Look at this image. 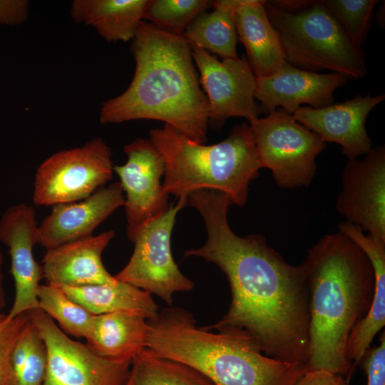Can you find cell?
<instances>
[{
  "mask_svg": "<svg viewBox=\"0 0 385 385\" xmlns=\"http://www.w3.org/2000/svg\"><path fill=\"white\" fill-rule=\"evenodd\" d=\"M347 80L338 73L308 71L287 62L270 76L256 77L255 97L268 113L280 107L292 114L302 104L314 108L332 104L334 91Z\"/></svg>",
  "mask_w": 385,
  "mask_h": 385,
  "instance_id": "cell-17",
  "label": "cell"
},
{
  "mask_svg": "<svg viewBox=\"0 0 385 385\" xmlns=\"http://www.w3.org/2000/svg\"><path fill=\"white\" fill-rule=\"evenodd\" d=\"M38 308L58 323L64 333L86 339L94 314L77 303L61 287L47 283L37 291Z\"/></svg>",
  "mask_w": 385,
  "mask_h": 385,
  "instance_id": "cell-27",
  "label": "cell"
},
{
  "mask_svg": "<svg viewBox=\"0 0 385 385\" xmlns=\"http://www.w3.org/2000/svg\"><path fill=\"white\" fill-rule=\"evenodd\" d=\"M187 205L186 199H178L160 216L150 221L134 240L133 254L115 278L154 294L169 306L178 292H190L194 283L185 276L175 264L170 247V237L178 212Z\"/></svg>",
  "mask_w": 385,
  "mask_h": 385,
  "instance_id": "cell-9",
  "label": "cell"
},
{
  "mask_svg": "<svg viewBox=\"0 0 385 385\" xmlns=\"http://www.w3.org/2000/svg\"><path fill=\"white\" fill-rule=\"evenodd\" d=\"M209 0H149L143 20L155 27L177 35H183L192 21L212 8Z\"/></svg>",
  "mask_w": 385,
  "mask_h": 385,
  "instance_id": "cell-28",
  "label": "cell"
},
{
  "mask_svg": "<svg viewBox=\"0 0 385 385\" xmlns=\"http://www.w3.org/2000/svg\"><path fill=\"white\" fill-rule=\"evenodd\" d=\"M147 319L128 312L94 315L86 346L96 355L115 361H131L146 348Z\"/></svg>",
  "mask_w": 385,
  "mask_h": 385,
  "instance_id": "cell-21",
  "label": "cell"
},
{
  "mask_svg": "<svg viewBox=\"0 0 385 385\" xmlns=\"http://www.w3.org/2000/svg\"><path fill=\"white\" fill-rule=\"evenodd\" d=\"M187 204L202 216L207 238L185 252L217 265L231 291L226 314L206 329L234 328L253 339L266 356L307 366L309 352V289L303 264L288 263L262 235H237L222 192L198 190Z\"/></svg>",
  "mask_w": 385,
  "mask_h": 385,
  "instance_id": "cell-1",
  "label": "cell"
},
{
  "mask_svg": "<svg viewBox=\"0 0 385 385\" xmlns=\"http://www.w3.org/2000/svg\"><path fill=\"white\" fill-rule=\"evenodd\" d=\"M128 160L123 165H113L125 193L127 235L133 242L150 221L170 207L169 195L164 190L163 159L150 139L137 138L123 148Z\"/></svg>",
  "mask_w": 385,
  "mask_h": 385,
  "instance_id": "cell-12",
  "label": "cell"
},
{
  "mask_svg": "<svg viewBox=\"0 0 385 385\" xmlns=\"http://www.w3.org/2000/svg\"><path fill=\"white\" fill-rule=\"evenodd\" d=\"M242 1H213V10L198 15L184 32L190 46L203 48L222 60L238 58L235 14Z\"/></svg>",
  "mask_w": 385,
  "mask_h": 385,
  "instance_id": "cell-24",
  "label": "cell"
},
{
  "mask_svg": "<svg viewBox=\"0 0 385 385\" xmlns=\"http://www.w3.org/2000/svg\"><path fill=\"white\" fill-rule=\"evenodd\" d=\"M46 369L45 343L29 319L11 353L10 385H43Z\"/></svg>",
  "mask_w": 385,
  "mask_h": 385,
  "instance_id": "cell-26",
  "label": "cell"
},
{
  "mask_svg": "<svg viewBox=\"0 0 385 385\" xmlns=\"http://www.w3.org/2000/svg\"><path fill=\"white\" fill-rule=\"evenodd\" d=\"M286 61L301 69L323 70L359 79L367 73L364 53L354 46L321 1H266Z\"/></svg>",
  "mask_w": 385,
  "mask_h": 385,
  "instance_id": "cell-6",
  "label": "cell"
},
{
  "mask_svg": "<svg viewBox=\"0 0 385 385\" xmlns=\"http://www.w3.org/2000/svg\"><path fill=\"white\" fill-rule=\"evenodd\" d=\"M60 287L94 315L128 312L148 320L158 313V307L150 293L117 279L101 284Z\"/></svg>",
  "mask_w": 385,
  "mask_h": 385,
  "instance_id": "cell-23",
  "label": "cell"
},
{
  "mask_svg": "<svg viewBox=\"0 0 385 385\" xmlns=\"http://www.w3.org/2000/svg\"><path fill=\"white\" fill-rule=\"evenodd\" d=\"M266 1L242 0L236 9L237 38L244 45L247 61L257 78L267 77L287 63L279 36L266 9Z\"/></svg>",
  "mask_w": 385,
  "mask_h": 385,
  "instance_id": "cell-20",
  "label": "cell"
},
{
  "mask_svg": "<svg viewBox=\"0 0 385 385\" xmlns=\"http://www.w3.org/2000/svg\"><path fill=\"white\" fill-rule=\"evenodd\" d=\"M150 140L165 164L164 190L187 199L197 190L226 195L232 204L247 202L249 185L262 168L249 123L235 125L222 141L206 145L196 143L165 124L150 130Z\"/></svg>",
  "mask_w": 385,
  "mask_h": 385,
  "instance_id": "cell-5",
  "label": "cell"
},
{
  "mask_svg": "<svg viewBox=\"0 0 385 385\" xmlns=\"http://www.w3.org/2000/svg\"><path fill=\"white\" fill-rule=\"evenodd\" d=\"M309 289L307 371L324 370L348 381L349 338L371 305L374 274L362 250L339 231L322 237L302 262Z\"/></svg>",
  "mask_w": 385,
  "mask_h": 385,
  "instance_id": "cell-3",
  "label": "cell"
},
{
  "mask_svg": "<svg viewBox=\"0 0 385 385\" xmlns=\"http://www.w3.org/2000/svg\"><path fill=\"white\" fill-rule=\"evenodd\" d=\"M115 236L112 230L47 250L42 260L43 278L58 287H79L113 282L102 253Z\"/></svg>",
  "mask_w": 385,
  "mask_h": 385,
  "instance_id": "cell-18",
  "label": "cell"
},
{
  "mask_svg": "<svg viewBox=\"0 0 385 385\" xmlns=\"http://www.w3.org/2000/svg\"><path fill=\"white\" fill-rule=\"evenodd\" d=\"M336 210L346 221L385 241V147H372L361 160H348Z\"/></svg>",
  "mask_w": 385,
  "mask_h": 385,
  "instance_id": "cell-13",
  "label": "cell"
},
{
  "mask_svg": "<svg viewBox=\"0 0 385 385\" xmlns=\"http://www.w3.org/2000/svg\"><path fill=\"white\" fill-rule=\"evenodd\" d=\"M130 48L135 62L133 79L123 93L103 103L101 123L157 120L204 144L207 100L183 35L161 30L143 20Z\"/></svg>",
  "mask_w": 385,
  "mask_h": 385,
  "instance_id": "cell-2",
  "label": "cell"
},
{
  "mask_svg": "<svg viewBox=\"0 0 385 385\" xmlns=\"http://www.w3.org/2000/svg\"><path fill=\"white\" fill-rule=\"evenodd\" d=\"M385 98L384 94L357 95L343 103L314 108L301 106L292 115L299 123L318 134L325 142L341 145L348 160L366 155L373 142L366 129L368 115Z\"/></svg>",
  "mask_w": 385,
  "mask_h": 385,
  "instance_id": "cell-15",
  "label": "cell"
},
{
  "mask_svg": "<svg viewBox=\"0 0 385 385\" xmlns=\"http://www.w3.org/2000/svg\"><path fill=\"white\" fill-rule=\"evenodd\" d=\"M296 385H350L342 375L328 371H307Z\"/></svg>",
  "mask_w": 385,
  "mask_h": 385,
  "instance_id": "cell-33",
  "label": "cell"
},
{
  "mask_svg": "<svg viewBox=\"0 0 385 385\" xmlns=\"http://www.w3.org/2000/svg\"><path fill=\"white\" fill-rule=\"evenodd\" d=\"M190 48L207 100L208 125L221 128L232 117L245 118L248 123L257 119L256 77L245 56L220 61L203 48Z\"/></svg>",
  "mask_w": 385,
  "mask_h": 385,
  "instance_id": "cell-11",
  "label": "cell"
},
{
  "mask_svg": "<svg viewBox=\"0 0 385 385\" xmlns=\"http://www.w3.org/2000/svg\"><path fill=\"white\" fill-rule=\"evenodd\" d=\"M4 263V255L0 250V310L6 306V293L4 288V274L2 266Z\"/></svg>",
  "mask_w": 385,
  "mask_h": 385,
  "instance_id": "cell-34",
  "label": "cell"
},
{
  "mask_svg": "<svg viewBox=\"0 0 385 385\" xmlns=\"http://www.w3.org/2000/svg\"><path fill=\"white\" fill-rule=\"evenodd\" d=\"M338 231L355 242L370 261L374 274V295L369 310L352 331L347 344L348 359L356 367L375 336L385 325V241L364 235L354 224L344 221L338 226Z\"/></svg>",
  "mask_w": 385,
  "mask_h": 385,
  "instance_id": "cell-19",
  "label": "cell"
},
{
  "mask_svg": "<svg viewBox=\"0 0 385 385\" xmlns=\"http://www.w3.org/2000/svg\"><path fill=\"white\" fill-rule=\"evenodd\" d=\"M367 376V385H385V334L380 337L377 346L369 348L361 361Z\"/></svg>",
  "mask_w": 385,
  "mask_h": 385,
  "instance_id": "cell-31",
  "label": "cell"
},
{
  "mask_svg": "<svg viewBox=\"0 0 385 385\" xmlns=\"http://www.w3.org/2000/svg\"><path fill=\"white\" fill-rule=\"evenodd\" d=\"M29 319V312L13 319L0 313V385H10L11 353Z\"/></svg>",
  "mask_w": 385,
  "mask_h": 385,
  "instance_id": "cell-30",
  "label": "cell"
},
{
  "mask_svg": "<svg viewBox=\"0 0 385 385\" xmlns=\"http://www.w3.org/2000/svg\"><path fill=\"white\" fill-rule=\"evenodd\" d=\"M249 125L261 167L270 169L277 185L309 186L316 173V158L326 147L322 138L282 108Z\"/></svg>",
  "mask_w": 385,
  "mask_h": 385,
  "instance_id": "cell-7",
  "label": "cell"
},
{
  "mask_svg": "<svg viewBox=\"0 0 385 385\" xmlns=\"http://www.w3.org/2000/svg\"><path fill=\"white\" fill-rule=\"evenodd\" d=\"M149 0H74L71 16L93 27L107 41H132Z\"/></svg>",
  "mask_w": 385,
  "mask_h": 385,
  "instance_id": "cell-22",
  "label": "cell"
},
{
  "mask_svg": "<svg viewBox=\"0 0 385 385\" xmlns=\"http://www.w3.org/2000/svg\"><path fill=\"white\" fill-rule=\"evenodd\" d=\"M124 205L120 182L105 185L83 200L55 205L38 225L37 244L47 250L91 237L101 223Z\"/></svg>",
  "mask_w": 385,
  "mask_h": 385,
  "instance_id": "cell-16",
  "label": "cell"
},
{
  "mask_svg": "<svg viewBox=\"0 0 385 385\" xmlns=\"http://www.w3.org/2000/svg\"><path fill=\"white\" fill-rule=\"evenodd\" d=\"M121 385H215L182 363L155 356L147 348L134 357Z\"/></svg>",
  "mask_w": 385,
  "mask_h": 385,
  "instance_id": "cell-25",
  "label": "cell"
},
{
  "mask_svg": "<svg viewBox=\"0 0 385 385\" xmlns=\"http://www.w3.org/2000/svg\"><path fill=\"white\" fill-rule=\"evenodd\" d=\"M146 348L193 368L215 385H296L306 365L266 356L245 332L197 326L192 314L167 307L148 319Z\"/></svg>",
  "mask_w": 385,
  "mask_h": 385,
  "instance_id": "cell-4",
  "label": "cell"
},
{
  "mask_svg": "<svg viewBox=\"0 0 385 385\" xmlns=\"http://www.w3.org/2000/svg\"><path fill=\"white\" fill-rule=\"evenodd\" d=\"M111 148L100 138L58 151L36 170L33 201L51 205L83 200L113 178Z\"/></svg>",
  "mask_w": 385,
  "mask_h": 385,
  "instance_id": "cell-8",
  "label": "cell"
},
{
  "mask_svg": "<svg viewBox=\"0 0 385 385\" xmlns=\"http://www.w3.org/2000/svg\"><path fill=\"white\" fill-rule=\"evenodd\" d=\"M37 229L36 211L24 202L8 208L0 220V242L9 248L15 287L9 319L38 308L37 291L43 274L33 254Z\"/></svg>",
  "mask_w": 385,
  "mask_h": 385,
  "instance_id": "cell-14",
  "label": "cell"
},
{
  "mask_svg": "<svg viewBox=\"0 0 385 385\" xmlns=\"http://www.w3.org/2000/svg\"><path fill=\"white\" fill-rule=\"evenodd\" d=\"M340 25L349 42L361 48L371 26L377 0H322Z\"/></svg>",
  "mask_w": 385,
  "mask_h": 385,
  "instance_id": "cell-29",
  "label": "cell"
},
{
  "mask_svg": "<svg viewBox=\"0 0 385 385\" xmlns=\"http://www.w3.org/2000/svg\"><path fill=\"white\" fill-rule=\"evenodd\" d=\"M29 3L26 0H0V24L17 26L29 16Z\"/></svg>",
  "mask_w": 385,
  "mask_h": 385,
  "instance_id": "cell-32",
  "label": "cell"
},
{
  "mask_svg": "<svg viewBox=\"0 0 385 385\" xmlns=\"http://www.w3.org/2000/svg\"><path fill=\"white\" fill-rule=\"evenodd\" d=\"M47 351L43 385H121L131 361H115L71 339L40 308L29 312Z\"/></svg>",
  "mask_w": 385,
  "mask_h": 385,
  "instance_id": "cell-10",
  "label": "cell"
}]
</instances>
